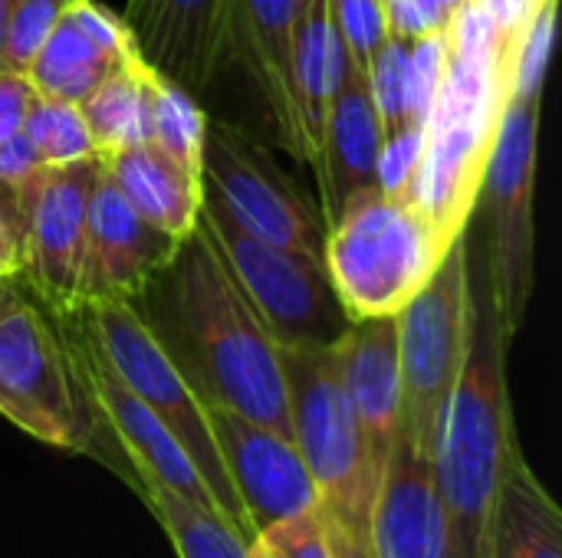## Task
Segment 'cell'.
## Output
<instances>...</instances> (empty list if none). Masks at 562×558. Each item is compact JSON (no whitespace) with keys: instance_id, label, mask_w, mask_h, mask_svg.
Instances as JSON below:
<instances>
[{"instance_id":"6da1fadb","label":"cell","mask_w":562,"mask_h":558,"mask_svg":"<svg viewBox=\"0 0 562 558\" xmlns=\"http://www.w3.org/2000/svg\"><path fill=\"white\" fill-rule=\"evenodd\" d=\"M132 309L204 408H227L293 437L280 349L201 220Z\"/></svg>"},{"instance_id":"7a4b0ae2","label":"cell","mask_w":562,"mask_h":558,"mask_svg":"<svg viewBox=\"0 0 562 558\" xmlns=\"http://www.w3.org/2000/svg\"><path fill=\"white\" fill-rule=\"evenodd\" d=\"M510 342L514 335L501 319L487 257L474 260L468 240V345L435 451L438 490L458 558H487L491 506L504 477L524 457L507 382Z\"/></svg>"},{"instance_id":"3957f363","label":"cell","mask_w":562,"mask_h":558,"mask_svg":"<svg viewBox=\"0 0 562 558\" xmlns=\"http://www.w3.org/2000/svg\"><path fill=\"white\" fill-rule=\"evenodd\" d=\"M557 23V0H543L530 16L524 36L507 56V95L494 125L491 151L481 174L477 204L484 207V257L501 319L510 335L520 332L533 283H537V151L543 82L550 66V43Z\"/></svg>"},{"instance_id":"277c9868","label":"cell","mask_w":562,"mask_h":558,"mask_svg":"<svg viewBox=\"0 0 562 558\" xmlns=\"http://www.w3.org/2000/svg\"><path fill=\"white\" fill-rule=\"evenodd\" d=\"M507 53L477 3H468L448 30L445 72L425 118L422 161L412 187V201L448 240L468 230L477 207L484 161L510 86Z\"/></svg>"},{"instance_id":"5b68a950","label":"cell","mask_w":562,"mask_h":558,"mask_svg":"<svg viewBox=\"0 0 562 558\" xmlns=\"http://www.w3.org/2000/svg\"><path fill=\"white\" fill-rule=\"evenodd\" d=\"M280 368L286 382L290 434L316 480L319 513L329 526L369 539L379 470L342 382L339 342L283 345Z\"/></svg>"},{"instance_id":"8992f818","label":"cell","mask_w":562,"mask_h":558,"mask_svg":"<svg viewBox=\"0 0 562 558\" xmlns=\"http://www.w3.org/2000/svg\"><path fill=\"white\" fill-rule=\"evenodd\" d=\"M0 418L40 444L89 454L135 487L115 437L89 408L66 339L30 296L0 319Z\"/></svg>"},{"instance_id":"52a82bcc","label":"cell","mask_w":562,"mask_h":558,"mask_svg":"<svg viewBox=\"0 0 562 558\" xmlns=\"http://www.w3.org/2000/svg\"><path fill=\"white\" fill-rule=\"evenodd\" d=\"M451 243L412 197L379 191L326 230L323 263L356 322L395 316L435 276Z\"/></svg>"},{"instance_id":"ba28073f","label":"cell","mask_w":562,"mask_h":558,"mask_svg":"<svg viewBox=\"0 0 562 558\" xmlns=\"http://www.w3.org/2000/svg\"><path fill=\"white\" fill-rule=\"evenodd\" d=\"M198 220L214 237L277 349L342 342L352 319L342 309L323 260L260 240L227 214L211 187H204Z\"/></svg>"},{"instance_id":"9c48e42d","label":"cell","mask_w":562,"mask_h":558,"mask_svg":"<svg viewBox=\"0 0 562 558\" xmlns=\"http://www.w3.org/2000/svg\"><path fill=\"white\" fill-rule=\"evenodd\" d=\"M76 309H79L92 342L99 345L102 358L122 378V385L178 437V444L191 457L194 470L207 483L211 497L217 500L221 513L247 539H254L250 523L244 516V506H240V500L227 480V470H224L204 401L191 391V385L181 378V372L161 352V345L145 329V322L138 319L132 303L105 299V303H86Z\"/></svg>"},{"instance_id":"30bf717a","label":"cell","mask_w":562,"mask_h":558,"mask_svg":"<svg viewBox=\"0 0 562 558\" xmlns=\"http://www.w3.org/2000/svg\"><path fill=\"white\" fill-rule=\"evenodd\" d=\"M395 329L402 428L435 457L468 345V230L451 243L435 276L395 312Z\"/></svg>"},{"instance_id":"8fae6325","label":"cell","mask_w":562,"mask_h":558,"mask_svg":"<svg viewBox=\"0 0 562 558\" xmlns=\"http://www.w3.org/2000/svg\"><path fill=\"white\" fill-rule=\"evenodd\" d=\"M201 171L204 187L217 194V201L240 227L260 240L323 260V214L250 132L227 118H207Z\"/></svg>"},{"instance_id":"7c38bea8","label":"cell","mask_w":562,"mask_h":558,"mask_svg":"<svg viewBox=\"0 0 562 558\" xmlns=\"http://www.w3.org/2000/svg\"><path fill=\"white\" fill-rule=\"evenodd\" d=\"M59 335L66 339V349L72 355L76 375L86 388L89 408L105 424V431L115 437L122 457L128 460L135 474V493L142 490H161L171 497H181L188 503L217 510V500L211 497L207 483L194 470L191 457L178 444V437L122 385V378L112 372V365L102 358L99 345L92 342L79 309L53 312Z\"/></svg>"},{"instance_id":"4fadbf2b","label":"cell","mask_w":562,"mask_h":558,"mask_svg":"<svg viewBox=\"0 0 562 558\" xmlns=\"http://www.w3.org/2000/svg\"><path fill=\"white\" fill-rule=\"evenodd\" d=\"M102 174V158L72 164H40L16 191L23 270L49 312L76 309L86 210L92 187Z\"/></svg>"},{"instance_id":"5bb4252c","label":"cell","mask_w":562,"mask_h":558,"mask_svg":"<svg viewBox=\"0 0 562 558\" xmlns=\"http://www.w3.org/2000/svg\"><path fill=\"white\" fill-rule=\"evenodd\" d=\"M207 418L227 480L254 536L280 520L319 510L316 480L293 437L277 434L227 408H207Z\"/></svg>"},{"instance_id":"9a60e30c","label":"cell","mask_w":562,"mask_h":558,"mask_svg":"<svg viewBox=\"0 0 562 558\" xmlns=\"http://www.w3.org/2000/svg\"><path fill=\"white\" fill-rule=\"evenodd\" d=\"M372 558H458L435 457L402 428L382 470L369 513Z\"/></svg>"},{"instance_id":"2e32d148","label":"cell","mask_w":562,"mask_h":558,"mask_svg":"<svg viewBox=\"0 0 562 558\" xmlns=\"http://www.w3.org/2000/svg\"><path fill=\"white\" fill-rule=\"evenodd\" d=\"M175 247V237L155 230L128 207V201L102 168L86 210L76 306L105 299L132 303L151 280V273L168 263Z\"/></svg>"},{"instance_id":"e0dca14e","label":"cell","mask_w":562,"mask_h":558,"mask_svg":"<svg viewBox=\"0 0 562 558\" xmlns=\"http://www.w3.org/2000/svg\"><path fill=\"white\" fill-rule=\"evenodd\" d=\"M379 158L382 125L369 92V72L339 59V76L319 141V161L313 171L323 194L319 214L326 220V230L349 207L379 194Z\"/></svg>"},{"instance_id":"ac0fdd59","label":"cell","mask_w":562,"mask_h":558,"mask_svg":"<svg viewBox=\"0 0 562 558\" xmlns=\"http://www.w3.org/2000/svg\"><path fill=\"white\" fill-rule=\"evenodd\" d=\"M300 0H231L227 53L250 76L280 145L303 164V135L293 102V30Z\"/></svg>"},{"instance_id":"d6986e66","label":"cell","mask_w":562,"mask_h":558,"mask_svg":"<svg viewBox=\"0 0 562 558\" xmlns=\"http://www.w3.org/2000/svg\"><path fill=\"white\" fill-rule=\"evenodd\" d=\"M132 53L138 46L122 16L95 0H76L33 56L26 79L36 95L79 105Z\"/></svg>"},{"instance_id":"ffe728a7","label":"cell","mask_w":562,"mask_h":558,"mask_svg":"<svg viewBox=\"0 0 562 558\" xmlns=\"http://www.w3.org/2000/svg\"><path fill=\"white\" fill-rule=\"evenodd\" d=\"M342 382L356 408L369 457L382 470L402 431V375L395 316L356 319L339 342Z\"/></svg>"},{"instance_id":"44dd1931","label":"cell","mask_w":562,"mask_h":558,"mask_svg":"<svg viewBox=\"0 0 562 558\" xmlns=\"http://www.w3.org/2000/svg\"><path fill=\"white\" fill-rule=\"evenodd\" d=\"M102 168L145 224L175 240L194 230L204 197V178L178 168L155 141H135L112 155H102Z\"/></svg>"},{"instance_id":"7402d4cb","label":"cell","mask_w":562,"mask_h":558,"mask_svg":"<svg viewBox=\"0 0 562 558\" xmlns=\"http://www.w3.org/2000/svg\"><path fill=\"white\" fill-rule=\"evenodd\" d=\"M227 7L231 0H165L142 56L184 92H204L227 53Z\"/></svg>"},{"instance_id":"603a6c76","label":"cell","mask_w":562,"mask_h":558,"mask_svg":"<svg viewBox=\"0 0 562 558\" xmlns=\"http://www.w3.org/2000/svg\"><path fill=\"white\" fill-rule=\"evenodd\" d=\"M487 558H562V510L524 457L491 506Z\"/></svg>"},{"instance_id":"cb8c5ba5","label":"cell","mask_w":562,"mask_h":558,"mask_svg":"<svg viewBox=\"0 0 562 558\" xmlns=\"http://www.w3.org/2000/svg\"><path fill=\"white\" fill-rule=\"evenodd\" d=\"M339 59L342 53L329 23L326 0H300L293 30V102L303 135V164L313 171L319 161V141L339 76Z\"/></svg>"},{"instance_id":"d4e9b609","label":"cell","mask_w":562,"mask_h":558,"mask_svg":"<svg viewBox=\"0 0 562 558\" xmlns=\"http://www.w3.org/2000/svg\"><path fill=\"white\" fill-rule=\"evenodd\" d=\"M151 76H155V66L142 53H132L79 102V112L86 118V128L99 158L125 145L148 141Z\"/></svg>"},{"instance_id":"484cf974","label":"cell","mask_w":562,"mask_h":558,"mask_svg":"<svg viewBox=\"0 0 562 558\" xmlns=\"http://www.w3.org/2000/svg\"><path fill=\"white\" fill-rule=\"evenodd\" d=\"M138 500L158 520L178 558H250V539L224 513L161 490H142Z\"/></svg>"},{"instance_id":"4316f807","label":"cell","mask_w":562,"mask_h":558,"mask_svg":"<svg viewBox=\"0 0 562 558\" xmlns=\"http://www.w3.org/2000/svg\"><path fill=\"white\" fill-rule=\"evenodd\" d=\"M204 128H207V115L201 112L194 95L184 92L178 82H171L165 72L155 69V76H151V128H148V141H155L188 174L204 178V171H201Z\"/></svg>"},{"instance_id":"83f0119b","label":"cell","mask_w":562,"mask_h":558,"mask_svg":"<svg viewBox=\"0 0 562 558\" xmlns=\"http://www.w3.org/2000/svg\"><path fill=\"white\" fill-rule=\"evenodd\" d=\"M20 132L30 141L40 164H72L95 155L86 118L76 102L46 99L33 92Z\"/></svg>"},{"instance_id":"f1b7e54d","label":"cell","mask_w":562,"mask_h":558,"mask_svg":"<svg viewBox=\"0 0 562 558\" xmlns=\"http://www.w3.org/2000/svg\"><path fill=\"white\" fill-rule=\"evenodd\" d=\"M408 56H412V43L389 36L369 66V92L379 112L382 141L422 128L412 122V109H408Z\"/></svg>"},{"instance_id":"f546056e","label":"cell","mask_w":562,"mask_h":558,"mask_svg":"<svg viewBox=\"0 0 562 558\" xmlns=\"http://www.w3.org/2000/svg\"><path fill=\"white\" fill-rule=\"evenodd\" d=\"M329 23L339 39L342 59L369 72L382 43L389 39L385 0H326Z\"/></svg>"},{"instance_id":"4dcf8cb0","label":"cell","mask_w":562,"mask_h":558,"mask_svg":"<svg viewBox=\"0 0 562 558\" xmlns=\"http://www.w3.org/2000/svg\"><path fill=\"white\" fill-rule=\"evenodd\" d=\"M72 3L76 0H16L0 43V69L26 76L33 56Z\"/></svg>"},{"instance_id":"1f68e13d","label":"cell","mask_w":562,"mask_h":558,"mask_svg":"<svg viewBox=\"0 0 562 558\" xmlns=\"http://www.w3.org/2000/svg\"><path fill=\"white\" fill-rule=\"evenodd\" d=\"M250 558H336L319 510L280 520L250 539Z\"/></svg>"},{"instance_id":"d6a6232c","label":"cell","mask_w":562,"mask_h":558,"mask_svg":"<svg viewBox=\"0 0 562 558\" xmlns=\"http://www.w3.org/2000/svg\"><path fill=\"white\" fill-rule=\"evenodd\" d=\"M471 3H477V7L487 13V20L494 23L501 43H504L507 49H514L517 39L524 36L530 16L537 13V7H540L543 0H471Z\"/></svg>"},{"instance_id":"836d02e7","label":"cell","mask_w":562,"mask_h":558,"mask_svg":"<svg viewBox=\"0 0 562 558\" xmlns=\"http://www.w3.org/2000/svg\"><path fill=\"white\" fill-rule=\"evenodd\" d=\"M33 99V86L23 72L0 69V138L16 135L23 128L26 105Z\"/></svg>"},{"instance_id":"e575fe53","label":"cell","mask_w":562,"mask_h":558,"mask_svg":"<svg viewBox=\"0 0 562 558\" xmlns=\"http://www.w3.org/2000/svg\"><path fill=\"white\" fill-rule=\"evenodd\" d=\"M36 168H40V161H36L30 141L23 138V132L0 138V184L20 191V184H23Z\"/></svg>"},{"instance_id":"d590c367","label":"cell","mask_w":562,"mask_h":558,"mask_svg":"<svg viewBox=\"0 0 562 558\" xmlns=\"http://www.w3.org/2000/svg\"><path fill=\"white\" fill-rule=\"evenodd\" d=\"M0 257L20 273L23 270V240H20V201L16 191L0 184Z\"/></svg>"},{"instance_id":"8d00e7d4","label":"cell","mask_w":562,"mask_h":558,"mask_svg":"<svg viewBox=\"0 0 562 558\" xmlns=\"http://www.w3.org/2000/svg\"><path fill=\"white\" fill-rule=\"evenodd\" d=\"M161 10H165V0H128V3H125L122 20H125V26L132 30L138 53L148 49V43H151V36H155V30H158Z\"/></svg>"},{"instance_id":"74e56055","label":"cell","mask_w":562,"mask_h":558,"mask_svg":"<svg viewBox=\"0 0 562 558\" xmlns=\"http://www.w3.org/2000/svg\"><path fill=\"white\" fill-rule=\"evenodd\" d=\"M418 20L425 23L428 36H441L454 26L458 13L468 7V0H408Z\"/></svg>"},{"instance_id":"f35d334b","label":"cell","mask_w":562,"mask_h":558,"mask_svg":"<svg viewBox=\"0 0 562 558\" xmlns=\"http://www.w3.org/2000/svg\"><path fill=\"white\" fill-rule=\"evenodd\" d=\"M323 520H326V516H323ZM326 526H329V523H326ZM329 539H333V553H336V558H372L369 556V539H362V536H349V533L329 526Z\"/></svg>"},{"instance_id":"ab89813d","label":"cell","mask_w":562,"mask_h":558,"mask_svg":"<svg viewBox=\"0 0 562 558\" xmlns=\"http://www.w3.org/2000/svg\"><path fill=\"white\" fill-rule=\"evenodd\" d=\"M16 280H20V276H0V319L10 316V312L26 299V293L20 289Z\"/></svg>"},{"instance_id":"60d3db41","label":"cell","mask_w":562,"mask_h":558,"mask_svg":"<svg viewBox=\"0 0 562 558\" xmlns=\"http://www.w3.org/2000/svg\"><path fill=\"white\" fill-rule=\"evenodd\" d=\"M13 7H16V0H0V43H3V30H7V20H10Z\"/></svg>"},{"instance_id":"b9f144b4","label":"cell","mask_w":562,"mask_h":558,"mask_svg":"<svg viewBox=\"0 0 562 558\" xmlns=\"http://www.w3.org/2000/svg\"><path fill=\"white\" fill-rule=\"evenodd\" d=\"M0 276H20V273H16V270H13V266H10V263L0 257Z\"/></svg>"},{"instance_id":"7bdbcfd3","label":"cell","mask_w":562,"mask_h":558,"mask_svg":"<svg viewBox=\"0 0 562 558\" xmlns=\"http://www.w3.org/2000/svg\"><path fill=\"white\" fill-rule=\"evenodd\" d=\"M468 3H471V0H468Z\"/></svg>"}]
</instances>
